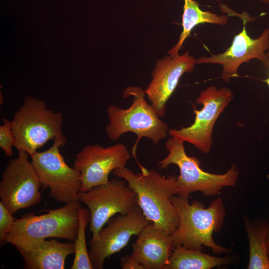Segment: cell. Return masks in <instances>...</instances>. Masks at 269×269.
I'll return each mask as SVG.
<instances>
[{
	"mask_svg": "<svg viewBox=\"0 0 269 269\" xmlns=\"http://www.w3.org/2000/svg\"><path fill=\"white\" fill-rule=\"evenodd\" d=\"M171 201L179 218L178 226L171 235L174 248L181 246L201 250L207 247L215 255L231 252L217 244L212 237L222 229L226 214L221 197L213 200L207 208L202 202L193 200L190 203L188 198L178 195H173Z\"/></svg>",
	"mask_w": 269,
	"mask_h": 269,
	"instance_id": "cell-2",
	"label": "cell"
},
{
	"mask_svg": "<svg viewBox=\"0 0 269 269\" xmlns=\"http://www.w3.org/2000/svg\"><path fill=\"white\" fill-rule=\"evenodd\" d=\"M12 121L14 147L30 156L49 140L66 138L62 130L63 114L48 109L44 101L32 96L24 98Z\"/></svg>",
	"mask_w": 269,
	"mask_h": 269,
	"instance_id": "cell-6",
	"label": "cell"
},
{
	"mask_svg": "<svg viewBox=\"0 0 269 269\" xmlns=\"http://www.w3.org/2000/svg\"><path fill=\"white\" fill-rule=\"evenodd\" d=\"M232 259L220 257L179 246L174 248L164 269H211L229 264Z\"/></svg>",
	"mask_w": 269,
	"mask_h": 269,
	"instance_id": "cell-18",
	"label": "cell"
},
{
	"mask_svg": "<svg viewBox=\"0 0 269 269\" xmlns=\"http://www.w3.org/2000/svg\"><path fill=\"white\" fill-rule=\"evenodd\" d=\"M195 64L196 59L188 51L181 55L165 57L157 62L151 74L152 79L144 92L159 117L165 116L167 102L181 77L192 72Z\"/></svg>",
	"mask_w": 269,
	"mask_h": 269,
	"instance_id": "cell-14",
	"label": "cell"
},
{
	"mask_svg": "<svg viewBox=\"0 0 269 269\" xmlns=\"http://www.w3.org/2000/svg\"><path fill=\"white\" fill-rule=\"evenodd\" d=\"M267 248L268 255L269 256V229L267 233L266 237Z\"/></svg>",
	"mask_w": 269,
	"mask_h": 269,
	"instance_id": "cell-24",
	"label": "cell"
},
{
	"mask_svg": "<svg viewBox=\"0 0 269 269\" xmlns=\"http://www.w3.org/2000/svg\"><path fill=\"white\" fill-rule=\"evenodd\" d=\"M243 223L249 243L248 269H269L266 237L269 224L261 219L250 220L244 216Z\"/></svg>",
	"mask_w": 269,
	"mask_h": 269,
	"instance_id": "cell-17",
	"label": "cell"
},
{
	"mask_svg": "<svg viewBox=\"0 0 269 269\" xmlns=\"http://www.w3.org/2000/svg\"><path fill=\"white\" fill-rule=\"evenodd\" d=\"M79 200L90 213L91 242L98 239L100 230L114 215L127 214L138 205L135 192L125 180L116 178L80 192Z\"/></svg>",
	"mask_w": 269,
	"mask_h": 269,
	"instance_id": "cell-8",
	"label": "cell"
},
{
	"mask_svg": "<svg viewBox=\"0 0 269 269\" xmlns=\"http://www.w3.org/2000/svg\"><path fill=\"white\" fill-rule=\"evenodd\" d=\"M234 96L232 91L227 87H207L196 99V103L203 106L200 110L193 107L195 114L193 123L180 129H170L168 134L193 144L205 154L208 153L212 145L214 126Z\"/></svg>",
	"mask_w": 269,
	"mask_h": 269,
	"instance_id": "cell-10",
	"label": "cell"
},
{
	"mask_svg": "<svg viewBox=\"0 0 269 269\" xmlns=\"http://www.w3.org/2000/svg\"><path fill=\"white\" fill-rule=\"evenodd\" d=\"M16 218L12 216L8 209L0 202V247L5 244V238Z\"/></svg>",
	"mask_w": 269,
	"mask_h": 269,
	"instance_id": "cell-22",
	"label": "cell"
},
{
	"mask_svg": "<svg viewBox=\"0 0 269 269\" xmlns=\"http://www.w3.org/2000/svg\"><path fill=\"white\" fill-rule=\"evenodd\" d=\"M66 142V138H56L49 148L31 156L42 187H48L50 197L65 204L79 201L82 187L80 172L69 166L60 152V147Z\"/></svg>",
	"mask_w": 269,
	"mask_h": 269,
	"instance_id": "cell-7",
	"label": "cell"
},
{
	"mask_svg": "<svg viewBox=\"0 0 269 269\" xmlns=\"http://www.w3.org/2000/svg\"><path fill=\"white\" fill-rule=\"evenodd\" d=\"M131 156L127 147L123 143L107 147L98 144L85 146L77 154L73 165L81 173L80 192L108 183L110 172L126 167Z\"/></svg>",
	"mask_w": 269,
	"mask_h": 269,
	"instance_id": "cell-12",
	"label": "cell"
},
{
	"mask_svg": "<svg viewBox=\"0 0 269 269\" xmlns=\"http://www.w3.org/2000/svg\"><path fill=\"white\" fill-rule=\"evenodd\" d=\"M80 201L69 202L59 208L36 215L28 213L16 219L5 238V244L15 248L25 249L35 242L48 238L74 242L79 229Z\"/></svg>",
	"mask_w": 269,
	"mask_h": 269,
	"instance_id": "cell-4",
	"label": "cell"
},
{
	"mask_svg": "<svg viewBox=\"0 0 269 269\" xmlns=\"http://www.w3.org/2000/svg\"><path fill=\"white\" fill-rule=\"evenodd\" d=\"M132 257L144 269H164L174 247L171 235L150 223L132 244Z\"/></svg>",
	"mask_w": 269,
	"mask_h": 269,
	"instance_id": "cell-15",
	"label": "cell"
},
{
	"mask_svg": "<svg viewBox=\"0 0 269 269\" xmlns=\"http://www.w3.org/2000/svg\"><path fill=\"white\" fill-rule=\"evenodd\" d=\"M145 95L140 87H128L124 91L123 97L133 96L131 106L122 109L110 105L107 111L109 122L106 126V132L110 139L116 141L128 132L136 135L132 153L137 162L135 151L141 137H146L156 144L168 134L167 125L160 119L152 105L146 101Z\"/></svg>",
	"mask_w": 269,
	"mask_h": 269,
	"instance_id": "cell-3",
	"label": "cell"
},
{
	"mask_svg": "<svg viewBox=\"0 0 269 269\" xmlns=\"http://www.w3.org/2000/svg\"><path fill=\"white\" fill-rule=\"evenodd\" d=\"M121 266L123 269H144L143 267L138 264L132 256L128 255L121 258Z\"/></svg>",
	"mask_w": 269,
	"mask_h": 269,
	"instance_id": "cell-23",
	"label": "cell"
},
{
	"mask_svg": "<svg viewBox=\"0 0 269 269\" xmlns=\"http://www.w3.org/2000/svg\"><path fill=\"white\" fill-rule=\"evenodd\" d=\"M184 143L176 136L169 138L165 144L168 154L158 163L159 169H166L171 164L178 167L180 174L176 179L178 195L188 198L192 193L199 191L205 196L213 197L220 194L225 187L236 185L239 175L236 164L223 174L206 172L201 169L197 158L187 154Z\"/></svg>",
	"mask_w": 269,
	"mask_h": 269,
	"instance_id": "cell-5",
	"label": "cell"
},
{
	"mask_svg": "<svg viewBox=\"0 0 269 269\" xmlns=\"http://www.w3.org/2000/svg\"><path fill=\"white\" fill-rule=\"evenodd\" d=\"M124 179L136 193L137 204L146 219L172 235L179 225L171 197L178 194L176 175L165 177L153 169L136 173L126 167L112 171Z\"/></svg>",
	"mask_w": 269,
	"mask_h": 269,
	"instance_id": "cell-1",
	"label": "cell"
},
{
	"mask_svg": "<svg viewBox=\"0 0 269 269\" xmlns=\"http://www.w3.org/2000/svg\"><path fill=\"white\" fill-rule=\"evenodd\" d=\"M88 209L81 207L79 212V229L75 243V257L71 269H92L86 242V229L90 223Z\"/></svg>",
	"mask_w": 269,
	"mask_h": 269,
	"instance_id": "cell-20",
	"label": "cell"
},
{
	"mask_svg": "<svg viewBox=\"0 0 269 269\" xmlns=\"http://www.w3.org/2000/svg\"><path fill=\"white\" fill-rule=\"evenodd\" d=\"M18 151V156L9 161L0 181V202L12 215L38 204L41 196L39 189L42 187L35 168L28 161L29 154L24 150Z\"/></svg>",
	"mask_w": 269,
	"mask_h": 269,
	"instance_id": "cell-9",
	"label": "cell"
},
{
	"mask_svg": "<svg viewBox=\"0 0 269 269\" xmlns=\"http://www.w3.org/2000/svg\"><path fill=\"white\" fill-rule=\"evenodd\" d=\"M264 2L269 4V0H260Z\"/></svg>",
	"mask_w": 269,
	"mask_h": 269,
	"instance_id": "cell-26",
	"label": "cell"
},
{
	"mask_svg": "<svg viewBox=\"0 0 269 269\" xmlns=\"http://www.w3.org/2000/svg\"><path fill=\"white\" fill-rule=\"evenodd\" d=\"M182 19L183 29L179 40L167 53L171 56L178 54L184 41L198 24L206 23L225 25L227 23L229 18L224 14L219 15L209 11H203L196 0H184Z\"/></svg>",
	"mask_w": 269,
	"mask_h": 269,
	"instance_id": "cell-19",
	"label": "cell"
},
{
	"mask_svg": "<svg viewBox=\"0 0 269 269\" xmlns=\"http://www.w3.org/2000/svg\"><path fill=\"white\" fill-rule=\"evenodd\" d=\"M149 223L138 205L127 214L110 218L100 230L98 239L91 242L88 252L93 269H103L107 258L124 248L132 236H138Z\"/></svg>",
	"mask_w": 269,
	"mask_h": 269,
	"instance_id": "cell-11",
	"label": "cell"
},
{
	"mask_svg": "<svg viewBox=\"0 0 269 269\" xmlns=\"http://www.w3.org/2000/svg\"><path fill=\"white\" fill-rule=\"evenodd\" d=\"M26 269H63L67 256L75 253V243L56 240L37 241L25 249L16 248Z\"/></svg>",
	"mask_w": 269,
	"mask_h": 269,
	"instance_id": "cell-16",
	"label": "cell"
},
{
	"mask_svg": "<svg viewBox=\"0 0 269 269\" xmlns=\"http://www.w3.org/2000/svg\"><path fill=\"white\" fill-rule=\"evenodd\" d=\"M268 55L269 56V51L267 53ZM269 86V75L267 78L263 80Z\"/></svg>",
	"mask_w": 269,
	"mask_h": 269,
	"instance_id": "cell-25",
	"label": "cell"
},
{
	"mask_svg": "<svg viewBox=\"0 0 269 269\" xmlns=\"http://www.w3.org/2000/svg\"><path fill=\"white\" fill-rule=\"evenodd\" d=\"M3 124L0 126V147L3 150L4 154L7 157L13 155L12 146L15 143L16 139L13 132V123L2 118Z\"/></svg>",
	"mask_w": 269,
	"mask_h": 269,
	"instance_id": "cell-21",
	"label": "cell"
},
{
	"mask_svg": "<svg viewBox=\"0 0 269 269\" xmlns=\"http://www.w3.org/2000/svg\"><path fill=\"white\" fill-rule=\"evenodd\" d=\"M243 21L242 31L234 36L231 45L224 52L212 54L210 57L202 56L196 59V64L221 65L223 67L221 78L226 82L238 76L240 65L252 59L259 60L269 68V56L266 53L269 49V28L264 29L259 37L254 39L247 32V20L243 19Z\"/></svg>",
	"mask_w": 269,
	"mask_h": 269,
	"instance_id": "cell-13",
	"label": "cell"
}]
</instances>
